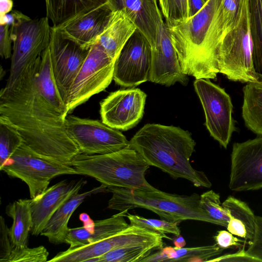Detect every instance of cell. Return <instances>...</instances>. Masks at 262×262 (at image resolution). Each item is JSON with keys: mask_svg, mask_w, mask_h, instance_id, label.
Returning a JSON list of instances; mask_svg holds the SVG:
<instances>
[{"mask_svg": "<svg viewBox=\"0 0 262 262\" xmlns=\"http://www.w3.org/2000/svg\"><path fill=\"white\" fill-rule=\"evenodd\" d=\"M68 113L53 77L49 46L12 86L0 92V120L35 152L71 165L80 151L66 126Z\"/></svg>", "mask_w": 262, "mask_h": 262, "instance_id": "obj_1", "label": "cell"}, {"mask_svg": "<svg viewBox=\"0 0 262 262\" xmlns=\"http://www.w3.org/2000/svg\"><path fill=\"white\" fill-rule=\"evenodd\" d=\"M129 141V147L137 151L150 166L174 179H186L195 187L211 186L205 173L191 165L190 159L195 151L196 143L189 131L173 125L147 123Z\"/></svg>", "mask_w": 262, "mask_h": 262, "instance_id": "obj_2", "label": "cell"}, {"mask_svg": "<svg viewBox=\"0 0 262 262\" xmlns=\"http://www.w3.org/2000/svg\"><path fill=\"white\" fill-rule=\"evenodd\" d=\"M112 193L107 208L119 212L141 208L150 210L162 220L179 223L195 220L213 224L212 219L200 206V195H178L161 191L149 183L128 189L107 186Z\"/></svg>", "mask_w": 262, "mask_h": 262, "instance_id": "obj_3", "label": "cell"}, {"mask_svg": "<svg viewBox=\"0 0 262 262\" xmlns=\"http://www.w3.org/2000/svg\"><path fill=\"white\" fill-rule=\"evenodd\" d=\"M216 4V0H208L194 16L168 26L183 73L195 79H214L219 73L217 62L211 58L207 48Z\"/></svg>", "mask_w": 262, "mask_h": 262, "instance_id": "obj_4", "label": "cell"}, {"mask_svg": "<svg viewBox=\"0 0 262 262\" xmlns=\"http://www.w3.org/2000/svg\"><path fill=\"white\" fill-rule=\"evenodd\" d=\"M71 165L81 175L95 178L106 186L134 189L149 183L145 173L150 166L130 147L104 155L80 153Z\"/></svg>", "mask_w": 262, "mask_h": 262, "instance_id": "obj_5", "label": "cell"}, {"mask_svg": "<svg viewBox=\"0 0 262 262\" xmlns=\"http://www.w3.org/2000/svg\"><path fill=\"white\" fill-rule=\"evenodd\" d=\"M217 63L219 73L231 81L247 83L259 79L253 61L248 0H244L239 22L218 47Z\"/></svg>", "mask_w": 262, "mask_h": 262, "instance_id": "obj_6", "label": "cell"}, {"mask_svg": "<svg viewBox=\"0 0 262 262\" xmlns=\"http://www.w3.org/2000/svg\"><path fill=\"white\" fill-rule=\"evenodd\" d=\"M0 169L8 176L24 182L28 187L31 199L42 194L51 181L57 176L81 175L73 166L40 155L24 142Z\"/></svg>", "mask_w": 262, "mask_h": 262, "instance_id": "obj_7", "label": "cell"}, {"mask_svg": "<svg viewBox=\"0 0 262 262\" xmlns=\"http://www.w3.org/2000/svg\"><path fill=\"white\" fill-rule=\"evenodd\" d=\"M49 19L30 18L11 27L12 53L10 74L5 88L12 86L41 56L50 44Z\"/></svg>", "mask_w": 262, "mask_h": 262, "instance_id": "obj_8", "label": "cell"}, {"mask_svg": "<svg viewBox=\"0 0 262 262\" xmlns=\"http://www.w3.org/2000/svg\"><path fill=\"white\" fill-rule=\"evenodd\" d=\"M115 60L97 43L93 45L69 90L68 113L103 91L113 79Z\"/></svg>", "mask_w": 262, "mask_h": 262, "instance_id": "obj_9", "label": "cell"}, {"mask_svg": "<svg viewBox=\"0 0 262 262\" xmlns=\"http://www.w3.org/2000/svg\"><path fill=\"white\" fill-rule=\"evenodd\" d=\"M193 85L204 111L207 129L211 136L226 148L235 130L230 96L209 79H195Z\"/></svg>", "mask_w": 262, "mask_h": 262, "instance_id": "obj_10", "label": "cell"}, {"mask_svg": "<svg viewBox=\"0 0 262 262\" xmlns=\"http://www.w3.org/2000/svg\"><path fill=\"white\" fill-rule=\"evenodd\" d=\"M66 124L81 154L104 155L129 146V141L119 130L102 121L67 115Z\"/></svg>", "mask_w": 262, "mask_h": 262, "instance_id": "obj_11", "label": "cell"}, {"mask_svg": "<svg viewBox=\"0 0 262 262\" xmlns=\"http://www.w3.org/2000/svg\"><path fill=\"white\" fill-rule=\"evenodd\" d=\"M151 64L150 44L136 29L115 60L113 80L123 87L139 85L149 80Z\"/></svg>", "mask_w": 262, "mask_h": 262, "instance_id": "obj_12", "label": "cell"}, {"mask_svg": "<svg viewBox=\"0 0 262 262\" xmlns=\"http://www.w3.org/2000/svg\"><path fill=\"white\" fill-rule=\"evenodd\" d=\"M49 48L54 81L66 103L70 88L90 48H84L76 42L65 37L53 27H51Z\"/></svg>", "mask_w": 262, "mask_h": 262, "instance_id": "obj_13", "label": "cell"}, {"mask_svg": "<svg viewBox=\"0 0 262 262\" xmlns=\"http://www.w3.org/2000/svg\"><path fill=\"white\" fill-rule=\"evenodd\" d=\"M229 187L235 191L262 188V136L233 145Z\"/></svg>", "mask_w": 262, "mask_h": 262, "instance_id": "obj_14", "label": "cell"}, {"mask_svg": "<svg viewBox=\"0 0 262 262\" xmlns=\"http://www.w3.org/2000/svg\"><path fill=\"white\" fill-rule=\"evenodd\" d=\"M146 97L145 93L138 88L111 93L100 102L101 121L118 130L132 128L143 116Z\"/></svg>", "mask_w": 262, "mask_h": 262, "instance_id": "obj_15", "label": "cell"}, {"mask_svg": "<svg viewBox=\"0 0 262 262\" xmlns=\"http://www.w3.org/2000/svg\"><path fill=\"white\" fill-rule=\"evenodd\" d=\"M151 48V64L149 80L169 86L178 82L186 86L189 78L181 70L169 27L161 19L156 40Z\"/></svg>", "mask_w": 262, "mask_h": 262, "instance_id": "obj_16", "label": "cell"}, {"mask_svg": "<svg viewBox=\"0 0 262 262\" xmlns=\"http://www.w3.org/2000/svg\"><path fill=\"white\" fill-rule=\"evenodd\" d=\"M113 14V11L106 3L57 27H53L65 37L84 48L90 49L97 43Z\"/></svg>", "mask_w": 262, "mask_h": 262, "instance_id": "obj_17", "label": "cell"}, {"mask_svg": "<svg viewBox=\"0 0 262 262\" xmlns=\"http://www.w3.org/2000/svg\"><path fill=\"white\" fill-rule=\"evenodd\" d=\"M86 183L82 179L64 180L48 187L42 194L31 199L32 227L31 233L40 234L49 220L66 201L78 193Z\"/></svg>", "mask_w": 262, "mask_h": 262, "instance_id": "obj_18", "label": "cell"}, {"mask_svg": "<svg viewBox=\"0 0 262 262\" xmlns=\"http://www.w3.org/2000/svg\"><path fill=\"white\" fill-rule=\"evenodd\" d=\"M107 3L113 11L123 12L154 46L163 17L157 0H108Z\"/></svg>", "mask_w": 262, "mask_h": 262, "instance_id": "obj_19", "label": "cell"}, {"mask_svg": "<svg viewBox=\"0 0 262 262\" xmlns=\"http://www.w3.org/2000/svg\"><path fill=\"white\" fill-rule=\"evenodd\" d=\"M243 2L244 0H216L207 38L208 53L216 62L218 47L225 36L239 22Z\"/></svg>", "mask_w": 262, "mask_h": 262, "instance_id": "obj_20", "label": "cell"}, {"mask_svg": "<svg viewBox=\"0 0 262 262\" xmlns=\"http://www.w3.org/2000/svg\"><path fill=\"white\" fill-rule=\"evenodd\" d=\"M128 211H121L108 219L95 221L90 228L83 226L70 228L65 243L69 244L70 248L79 247L100 241L122 231L130 225L124 219Z\"/></svg>", "mask_w": 262, "mask_h": 262, "instance_id": "obj_21", "label": "cell"}, {"mask_svg": "<svg viewBox=\"0 0 262 262\" xmlns=\"http://www.w3.org/2000/svg\"><path fill=\"white\" fill-rule=\"evenodd\" d=\"M106 187L101 184L89 191L78 193L72 196L53 214L40 235L46 236L49 242L55 245L65 243L70 230L68 226V222L75 210L88 196L99 192H106Z\"/></svg>", "mask_w": 262, "mask_h": 262, "instance_id": "obj_22", "label": "cell"}, {"mask_svg": "<svg viewBox=\"0 0 262 262\" xmlns=\"http://www.w3.org/2000/svg\"><path fill=\"white\" fill-rule=\"evenodd\" d=\"M130 234L122 230L108 238L93 244L75 248H69L58 253L49 260L50 262H82L103 255L114 249L130 245Z\"/></svg>", "mask_w": 262, "mask_h": 262, "instance_id": "obj_23", "label": "cell"}, {"mask_svg": "<svg viewBox=\"0 0 262 262\" xmlns=\"http://www.w3.org/2000/svg\"><path fill=\"white\" fill-rule=\"evenodd\" d=\"M137 28L121 11H113L110 21L97 43L114 60Z\"/></svg>", "mask_w": 262, "mask_h": 262, "instance_id": "obj_24", "label": "cell"}, {"mask_svg": "<svg viewBox=\"0 0 262 262\" xmlns=\"http://www.w3.org/2000/svg\"><path fill=\"white\" fill-rule=\"evenodd\" d=\"M223 249L216 244L212 245L177 248L165 247L150 254L140 262L208 261L222 253Z\"/></svg>", "mask_w": 262, "mask_h": 262, "instance_id": "obj_25", "label": "cell"}, {"mask_svg": "<svg viewBox=\"0 0 262 262\" xmlns=\"http://www.w3.org/2000/svg\"><path fill=\"white\" fill-rule=\"evenodd\" d=\"M229 216L228 231L234 235L251 241L255 232V216L245 202L228 196L222 204Z\"/></svg>", "mask_w": 262, "mask_h": 262, "instance_id": "obj_26", "label": "cell"}, {"mask_svg": "<svg viewBox=\"0 0 262 262\" xmlns=\"http://www.w3.org/2000/svg\"><path fill=\"white\" fill-rule=\"evenodd\" d=\"M49 252L43 246L29 248L14 245L10 239L5 219L0 217L1 262H45Z\"/></svg>", "mask_w": 262, "mask_h": 262, "instance_id": "obj_27", "label": "cell"}, {"mask_svg": "<svg viewBox=\"0 0 262 262\" xmlns=\"http://www.w3.org/2000/svg\"><path fill=\"white\" fill-rule=\"evenodd\" d=\"M31 199H19L6 207V212L13 220L8 228L11 242L19 247L28 246V237L31 231L33 222Z\"/></svg>", "mask_w": 262, "mask_h": 262, "instance_id": "obj_28", "label": "cell"}, {"mask_svg": "<svg viewBox=\"0 0 262 262\" xmlns=\"http://www.w3.org/2000/svg\"><path fill=\"white\" fill-rule=\"evenodd\" d=\"M259 80L244 86L242 114L246 127L262 136V75Z\"/></svg>", "mask_w": 262, "mask_h": 262, "instance_id": "obj_29", "label": "cell"}, {"mask_svg": "<svg viewBox=\"0 0 262 262\" xmlns=\"http://www.w3.org/2000/svg\"><path fill=\"white\" fill-rule=\"evenodd\" d=\"M108 0H45L46 16L57 27L75 16L107 3Z\"/></svg>", "mask_w": 262, "mask_h": 262, "instance_id": "obj_30", "label": "cell"}, {"mask_svg": "<svg viewBox=\"0 0 262 262\" xmlns=\"http://www.w3.org/2000/svg\"><path fill=\"white\" fill-rule=\"evenodd\" d=\"M161 249L155 245L126 246L111 250L89 262H140L153 251Z\"/></svg>", "mask_w": 262, "mask_h": 262, "instance_id": "obj_31", "label": "cell"}, {"mask_svg": "<svg viewBox=\"0 0 262 262\" xmlns=\"http://www.w3.org/2000/svg\"><path fill=\"white\" fill-rule=\"evenodd\" d=\"M255 69L262 75V0H248Z\"/></svg>", "mask_w": 262, "mask_h": 262, "instance_id": "obj_32", "label": "cell"}, {"mask_svg": "<svg viewBox=\"0 0 262 262\" xmlns=\"http://www.w3.org/2000/svg\"><path fill=\"white\" fill-rule=\"evenodd\" d=\"M200 206L214 224L227 227L229 217L221 203L219 193L212 190L202 193L200 195Z\"/></svg>", "mask_w": 262, "mask_h": 262, "instance_id": "obj_33", "label": "cell"}, {"mask_svg": "<svg viewBox=\"0 0 262 262\" xmlns=\"http://www.w3.org/2000/svg\"><path fill=\"white\" fill-rule=\"evenodd\" d=\"M23 142L21 136L14 127L0 120V167L5 164Z\"/></svg>", "mask_w": 262, "mask_h": 262, "instance_id": "obj_34", "label": "cell"}, {"mask_svg": "<svg viewBox=\"0 0 262 262\" xmlns=\"http://www.w3.org/2000/svg\"><path fill=\"white\" fill-rule=\"evenodd\" d=\"M125 216L130 222L129 225L139 226L148 230L160 233L165 238L169 239H171V238L167 236L165 234H172L176 236L180 235V230L177 222H168L162 219H146L138 215L129 214L128 212Z\"/></svg>", "mask_w": 262, "mask_h": 262, "instance_id": "obj_35", "label": "cell"}, {"mask_svg": "<svg viewBox=\"0 0 262 262\" xmlns=\"http://www.w3.org/2000/svg\"><path fill=\"white\" fill-rule=\"evenodd\" d=\"M161 13L168 26L187 20L188 17V0H158Z\"/></svg>", "mask_w": 262, "mask_h": 262, "instance_id": "obj_36", "label": "cell"}, {"mask_svg": "<svg viewBox=\"0 0 262 262\" xmlns=\"http://www.w3.org/2000/svg\"><path fill=\"white\" fill-rule=\"evenodd\" d=\"M247 253L262 261V217L255 216V232L253 239L249 242Z\"/></svg>", "mask_w": 262, "mask_h": 262, "instance_id": "obj_37", "label": "cell"}, {"mask_svg": "<svg viewBox=\"0 0 262 262\" xmlns=\"http://www.w3.org/2000/svg\"><path fill=\"white\" fill-rule=\"evenodd\" d=\"M11 27L4 24H0V55L2 58L11 57L12 39L11 36Z\"/></svg>", "mask_w": 262, "mask_h": 262, "instance_id": "obj_38", "label": "cell"}, {"mask_svg": "<svg viewBox=\"0 0 262 262\" xmlns=\"http://www.w3.org/2000/svg\"><path fill=\"white\" fill-rule=\"evenodd\" d=\"M214 239L216 244L223 249L233 247L243 248L245 246L243 243H246V240L235 237L233 234L226 230L217 231Z\"/></svg>", "mask_w": 262, "mask_h": 262, "instance_id": "obj_39", "label": "cell"}, {"mask_svg": "<svg viewBox=\"0 0 262 262\" xmlns=\"http://www.w3.org/2000/svg\"><path fill=\"white\" fill-rule=\"evenodd\" d=\"M208 261H249V262H258V260L248 255L245 246L242 248V249L238 252L233 254H228L221 255L220 256L213 258ZM259 262V261H258Z\"/></svg>", "mask_w": 262, "mask_h": 262, "instance_id": "obj_40", "label": "cell"}, {"mask_svg": "<svg viewBox=\"0 0 262 262\" xmlns=\"http://www.w3.org/2000/svg\"><path fill=\"white\" fill-rule=\"evenodd\" d=\"M29 18L18 11H11L8 14L1 15L0 24H7L13 27Z\"/></svg>", "mask_w": 262, "mask_h": 262, "instance_id": "obj_41", "label": "cell"}, {"mask_svg": "<svg viewBox=\"0 0 262 262\" xmlns=\"http://www.w3.org/2000/svg\"><path fill=\"white\" fill-rule=\"evenodd\" d=\"M206 3L204 0H188V17H191L198 13Z\"/></svg>", "mask_w": 262, "mask_h": 262, "instance_id": "obj_42", "label": "cell"}, {"mask_svg": "<svg viewBox=\"0 0 262 262\" xmlns=\"http://www.w3.org/2000/svg\"><path fill=\"white\" fill-rule=\"evenodd\" d=\"M12 0H0V13L1 15L10 13L13 8Z\"/></svg>", "mask_w": 262, "mask_h": 262, "instance_id": "obj_43", "label": "cell"}, {"mask_svg": "<svg viewBox=\"0 0 262 262\" xmlns=\"http://www.w3.org/2000/svg\"><path fill=\"white\" fill-rule=\"evenodd\" d=\"M174 247L177 248H182L185 247L186 244V241L182 236L179 235L176 236V237L173 241Z\"/></svg>", "mask_w": 262, "mask_h": 262, "instance_id": "obj_44", "label": "cell"}, {"mask_svg": "<svg viewBox=\"0 0 262 262\" xmlns=\"http://www.w3.org/2000/svg\"><path fill=\"white\" fill-rule=\"evenodd\" d=\"M204 1H205L206 2H207V1L208 0H204Z\"/></svg>", "mask_w": 262, "mask_h": 262, "instance_id": "obj_45", "label": "cell"}]
</instances>
